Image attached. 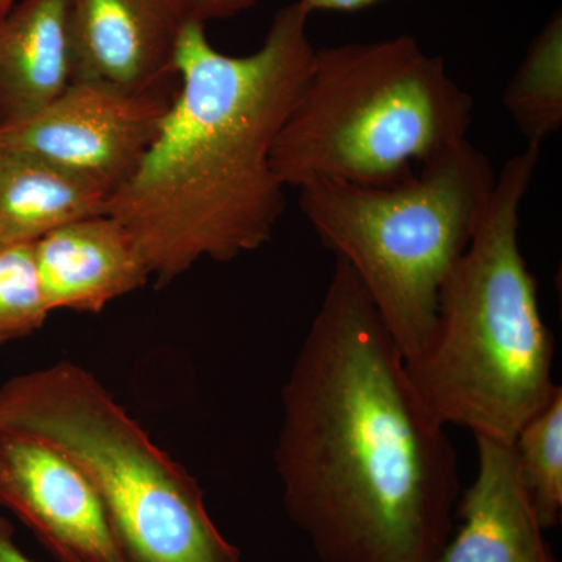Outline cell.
Masks as SVG:
<instances>
[{
    "instance_id": "1",
    "label": "cell",
    "mask_w": 562,
    "mask_h": 562,
    "mask_svg": "<svg viewBox=\"0 0 562 562\" xmlns=\"http://www.w3.org/2000/svg\"><path fill=\"white\" fill-rule=\"evenodd\" d=\"M281 408L284 509L322 562L438 560L460 498L457 450L339 258Z\"/></svg>"
},
{
    "instance_id": "2",
    "label": "cell",
    "mask_w": 562,
    "mask_h": 562,
    "mask_svg": "<svg viewBox=\"0 0 562 562\" xmlns=\"http://www.w3.org/2000/svg\"><path fill=\"white\" fill-rule=\"evenodd\" d=\"M308 18L299 2L283 7L241 57L217 50L202 22H184L171 105L106 205L158 288L205 258L227 262L271 241L286 206L272 149L312 70Z\"/></svg>"
},
{
    "instance_id": "3",
    "label": "cell",
    "mask_w": 562,
    "mask_h": 562,
    "mask_svg": "<svg viewBox=\"0 0 562 562\" xmlns=\"http://www.w3.org/2000/svg\"><path fill=\"white\" fill-rule=\"evenodd\" d=\"M541 151L527 146L497 173L486 213L443 284L431 335L405 360L442 425L505 442H514L560 387L553 335L519 241L520 206Z\"/></svg>"
},
{
    "instance_id": "4",
    "label": "cell",
    "mask_w": 562,
    "mask_h": 562,
    "mask_svg": "<svg viewBox=\"0 0 562 562\" xmlns=\"http://www.w3.org/2000/svg\"><path fill=\"white\" fill-rule=\"evenodd\" d=\"M473 99L413 36L316 49L277 136L284 188L316 181L387 187L468 140Z\"/></svg>"
},
{
    "instance_id": "5",
    "label": "cell",
    "mask_w": 562,
    "mask_h": 562,
    "mask_svg": "<svg viewBox=\"0 0 562 562\" xmlns=\"http://www.w3.org/2000/svg\"><path fill=\"white\" fill-rule=\"evenodd\" d=\"M0 430L49 443L83 472L128 562H241L198 480L81 366L61 361L3 383Z\"/></svg>"
},
{
    "instance_id": "6",
    "label": "cell",
    "mask_w": 562,
    "mask_h": 562,
    "mask_svg": "<svg viewBox=\"0 0 562 562\" xmlns=\"http://www.w3.org/2000/svg\"><path fill=\"white\" fill-rule=\"evenodd\" d=\"M497 173L471 140L387 187L316 181L301 210L368 292L403 358L435 327L439 295L482 222Z\"/></svg>"
},
{
    "instance_id": "7",
    "label": "cell",
    "mask_w": 562,
    "mask_h": 562,
    "mask_svg": "<svg viewBox=\"0 0 562 562\" xmlns=\"http://www.w3.org/2000/svg\"><path fill=\"white\" fill-rule=\"evenodd\" d=\"M176 90L72 80L32 120L0 131V147L35 155L113 195L146 157Z\"/></svg>"
},
{
    "instance_id": "8",
    "label": "cell",
    "mask_w": 562,
    "mask_h": 562,
    "mask_svg": "<svg viewBox=\"0 0 562 562\" xmlns=\"http://www.w3.org/2000/svg\"><path fill=\"white\" fill-rule=\"evenodd\" d=\"M0 506L58 562H128L90 480L49 443L0 430Z\"/></svg>"
},
{
    "instance_id": "9",
    "label": "cell",
    "mask_w": 562,
    "mask_h": 562,
    "mask_svg": "<svg viewBox=\"0 0 562 562\" xmlns=\"http://www.w3.org/2000/svg\"><path fill=\"white\" fill-rule=\"evenodd\" d=\"M184 22L179 0H69L74 80L131 90L173 83Z\"/></svg>"
},
{
    "instance_id": "10",
    "label": "cell",
    "mask_w": 562,
    "mask_h": 562,
    "mask_svg": "<svg viewBox=\"0 0 562 562\" xmlns=\"http://www.w3.org/2000/svg\"><path fill=\"white\" fill-rule=\"evenodd\" d=\"M479 471L460 495L462 525L436 562H557L517 468L513 442L475 436Z\"/></svg>"
},
{
    "instance_id": "11",
    "label": "cell",
    "mask_w": 562,
    "mask_h": 562,
    "mask_svg": "<svg viewBox=\"0 0 562 562\" xmlns=\"http://www.w3.org/2000/svg\"><path fill=\"white\" fill-rule=\"evenodd\" d=\"M49 312L101 313L146 286L149 266L131 232L109 213L69 222L35 243Z\"/></svg>"
},
{
    "instance_id": "12",
    "label": "cell",
    "mask_w": 562,
    "mask_h": 562,
    "mask_svg": "<svg viewBox=\"0 0 562 562\" xmlns=\"http://www.w3.org/2000/svg\"><path fill=\"white\" fill-rule=\"evenodd\" d=\"M72 80L69 0H18L0 20V131L32 120Z\"/></svg>"
},
{
    "instance_id": "13",
    "label": "cell",
    "mask_w": 562,
    "mask_h": 562,
    "mask_svg": "<svg viewBox=\"0 0 562 562\" xmlns=\"http://www.w3.org/2000/svg\"><path fill=\"white\" fill-rule=\"evenodd\" d=\"M110 198L83 177L0 147V250L36 243L69 222L106 213Z\"/></svg>"
},
{
    "instance_id": "14",
    "label": "cell",
    "mask_w": 562,
    "mask_h": 562,
    "mask_svg": "<svg viewBox=\"0 0 562 562\" xmlns=\"http://www.w3.org/2000/svg\"><path fill=\"white\" fill-rule=\"evenodd\" d=\"M527 146L542 147L562 125V20L554 13L532 40L503 94Z\"/></svg>"
},
{
    "instance_id": "15",
    "label": "cell",
    "mask_w": 562,
    "mask_h": 562,
    "mask_svg": "<svg viewBox=\"0 0 562 562\" xmlns=\"http://www.w3.org/2000/svg\"><path fill=\"white\" fill-rule=\"evenodd\" d=\"M517 468L543 530L560 522L562 512V387L517 432Z\"/></svg>"
},
{
    "instance_id": "16",
    "label": "cell",
    "mask_w": 562,
    "mask_h": 562,
    "mask_svg": "<svg viewBox=\"0 0 562 562\" xmlns=\"http://www.w3.org/2000/svg\"><path fill=\"white\" fill-rule=\"evenodd\" d=\"M49 314L41 288L35 243L0 250V344L40 330Z\"/></svg>"
},
{
    "instance_id": "17",
    "label": "cell",
    "mask_w": 562,
    "mask_h": 562,
    "mask_svg": "<svg viewBox=\"0 0 562 562\" xmlns=\"http://www.w3.org/2000/svg\"><path fill=\"white\" fill-rule=\"evenodd\" d=\"M184 20L206 22L227 20L254 7L258 0H179Z\"/></svg>"
},
{
    "instance_id": "18",
    "label": "cell",
    "mask_w": 562,
    "mask_h": 562,
    "mask_svg": "<svg viewBox=\"0 0 562 562\" xmlns=\"http://www.w3.org/2000/svg\"><path fill=\"white\" fill-rule=\"evenodd\" d=\"M299 3L308 11H338V13H353L372 7L380 0H297Z\"/></svg>"
},
{
    "instance_id": "19",
    "label": "cell",
    "mask_w": 562,
    "mask_h": 562,
    "mask_svg": "<svg viewBox=\"0 0 562 562\" xmlns=\"http://www.w3.org/2000/svg\"><path fill=\"white\" fill-rule=\"evenodd\" d=\"M0 562H35L18 547L13 525L5 517H0Z\"/></svg>"
},
{
    "instance_id": "20",
    "label": "cell",
    "mask_w": 562,
    "mask_h": 562,
    "mask_svg": "<svg viewBox=\"0 0 562 562\" xmlns=\"http://www.w3.org/2000/svg\"><path fill=\"white\" fill-rule=\"evenodd\" d=\"M16 2L18 0H0V20H2V18L9 13L11 7H13Z\"/></svg>"
}]
</instances>
